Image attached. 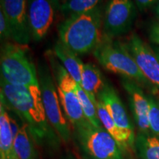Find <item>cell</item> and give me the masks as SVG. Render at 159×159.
<instances>
[{
	"label": "cell",
	"instance_id": "obj_15",
	"mask_svg": "<svg viewBox=\"0 0 159 159\" xmlns=\"http://www.w3.org/2000/svg\"><path fill=\"white\" fill-rule=\"evenodd\" d=\"M105 82L103 80L102 73L96 66L92 63L84 64L80 85L96 105L97 97L105 86Z\"/></svg>",
	"mask_w": 159,
	"mask_h": 159
},
{
	"label": "cell",
	"instance_id": "obj_27",
	"mask_svg": "<svg viewBox=\"0 0 159 159\" xmlns=\"http://www.w3.org/2000/svg\"><path fill=\"white\" fill-rule=\"evenodd\" d=\"M156 14H157V16H158V17L159 18V2L158 3V5H157V6H156Z\"/></svg>",
	"mask_w": 159,
	"mask_h": 159
},
{
	"label": "cell",
	"instance_id": "obj_12",
	"mask_svg": "<svg viewBox=\"0 0 159 159\" xmlns=\"http://www.w3.org/2000/svg\"><path fill=\"white\" fill-rule=\"evenodd\" d=\"M97 99L104 103L117 127L122 131L129 141L134 144L136 139L134 127L127 114L125 105L114 87L108 82H105V86L99 92Z\"/></svg>",
	"mask_w": 159,
	"mask_h": 159
},
{
	"label": "cell",
	"instance_id": "obj_16",
	"mask_svg": "<svg viewBox=\"0 0 159 159\" xmlns=\"http://www.w3.org/2000/svg\"><path fill=\"white\" fill-rule=\"evenodd\" d=\"M54 53L57 59L62 63L63 66L68 71L71 77L79 84L81 83V77L83 69L82 61L77 55L61 42L57 41L54 47Z\"/></svg>",
	"mask_w": 159,
	"mask_h": 159
},
{
	"label": "cell",
	"instance_id": "obj_19",
	"mask_svg": "<svg viewBox=\"0 0 159 159\" xmlns=\"http://www.w3.org/2000/svg\"><path fill=\"white\" fill-rule=\"evenodd\" d=\"M136 146L141 159H159V138L153 135L139 134Z\"/></svg>",
	"mask_w": 159,
	"mask_h": 159
},
{
	"label": "cell",
	"instance_id": "obj_7",
	"mask_svg": "<svg viewBox=\"0 0 159 159\" xmlns=\"http://www.w3.org/2000/svg\"><path fill=\"white\" fill-rule=\"evenodd\" d=\"M75 130L80 148L89 159H124L116 141L104 128L89 124Z\"/></svg>",
	"mask_w": 159,
	"mask_h": 159
},
{
	"label": "cell",
	"instance_id": "obj_17",
	"mask_svg": "<svg viewBox=\"0 0 159 159\" xmlns=\"http://www.w3.org/2000/svg\"><path fill=\"white\" fill-rule=\"evenodd\" d=\"M96 106L97 114H98L99 120L102 123V127L116 141V144H118L121 150H129L132 149L134 144H133L129 141V139L123 134L122 131L117 127L114 119L109 114L108 111L107 110L106 107L105 106L104 103L99 99H97Z\"/></svg>",
	"mask_w": 159,
	"mask_h": 159
},
{
	"label": "cell",
	"instance_id": "obj_2",
	"mask_svg": "<svg viewBox=\"0 0 159 159\" xmlns=\"http://www.w3.org/2000/svg\"><path fill=\"white\" fill-rule=\"evenodd\" d=\"M102 24L100 6L67 18L58 27L60 41L77 55L94 52L102 41Z\"/></svg>",
	"mask_w": 159,
	"mask_h": 159
},
{
	"label": "cell",
	"instance_id": "obj_4",
	"mask_svg": "<svg viewBox=\"0 0 159 159\" xmlns=\"http://www.w3.org/2000/svg\"><path fill=\"white\" fill-rule=\"evenodd\" d=\"M93 54L106 70L142 84L150 83L139 69L125 43L103 35L102 41L93 52Z\"/></svg>",
	"mask_w": 159,
	"mask_h": 159
},
{
	"label": "cell",
	"instance_id": "obj_23",
	"mask_svg": "<svg viewBox=\"0 0 159 159\" xmlns=\"http://www.w3.org/2000/svg\"><path fill=\"white\" fill-rule=\"evenodd\" d=\"M0 37L1 40L11 39L12 32L8 21L2 11L0 10Z\"/></svg>",
	"mask_w": 159,
	"mask_h": 159
},
{
	"label": "cell",
	"instance_id": "obj_14",
	"mask_svg": "<svg viewBox=\"0 0 159 159\" xmlns=\"http://www.w3.org/2000/svg\"><path fill=\"white\" fill-rule=\"evenodd\" d=\"M0 159H19L14 149L9 114L2 101L0 104Z\"/></svg>",
	"mask_w": 159,
	"mask_h": 159
},
{
	"label": "cell",
	"instance_id": "obj_5",
	"mask_svg": "<svg viewBox=\"0 0 159 159\" xmlns=\"http://www.w3.org/2000/svg\"><path fill=\"white\" fill-rule=\"evenodd\" d=\"M37 70L43 108L49 122L61 140L68 143L71 139L70 127L62 112L52 75L46 63L39 64Z\"/></svg>",
	"mask_w": 159,
	"mask_h": 159
},
{
	"label": "cell",
	"instance_id": "obj_6",
	"mask_svg": "<svg viewBox=\"0 0 159 159\" xmlns=\"http://www.w3.org/2000/svg\"><path fill=\"white\" fill-rule=\"evenodd\" d=\"M60 102L69 123L74 129L90 124L85 118L77 92V83L71 77L63 66L51 57Z\"/></svg>",
	"mask_w": 159,
	"mask_h": 159
},
{
	"label": "cell",
	"instance_id": "obj_9",
	"mask_svg": "<svg viewBox=\"0 0 159 159\" xmlns=\"http://www.w3.org/2000/svg\"><path fill=\"white\" fill-rule=\"evenodd\" d=\"M61 7V0H27L32 39L40 41L47 35Z\"/></svg>",
	"mask_w": 159,
	"mask_h": 159
},
{
	"label": "cell",
	"instance_id": "obj_28",
	"mask_svg": "<svg viewBox=\"0 0 159 159\" xmlns=\"http://www.w3.org/2000/svg\"><path fill=\"white\" fill-rule=\"evenodd\" d=\"M66 159H73V158H71V157H68V158H67Z\"/></svg>",
	"mask_w": 159,
	"mask_h": 159
},
{
	"label": "cell",
	"instance_id": "obj_3",
	"mask_svg": "<svg viewBox=\"0 0 159 159\" xmlns=\"http://www.w3.org/2000/svg\"><path fill=\"white\" fill-rule=\"evenodd\" d=\"M1 77L18 86L39 85L38 70L27 47L16 43H5L1 52Z\"/></svg>",
	"mask_w": 159,
	"mask_h": 159
},
{
	"label": "cell",
	"instance_id": "obj_10",
	"mask_svg": "<svg viewBox=\"0 0 159 159\" xmlns=\"http://www.w3.org/2000/svg\"><path fill=\"white\" fill-rule=\"evenodd\" d=\"M1 11L8 21L11 39L20 45L27 46L32 39L27 9V0H0Z\"/></svg>",
	"mask_w": 159,
	"mask_h": 159
},
{
	"label": "cell",
	"instance_id": "obj_21",
	"mask_svg": "<svg viewBox=\"0 0 159 159\" xmlns=\"http://www.w3.org/2000/svg\"><path fill=\"white\" fill-rule=\"evenodd\" d=\"M77 92L79 100L80 102L83 114L85 118L89 121V122L94 126V128H103L102 123L99 120L96 105L93 102V101L89 98L88 94L84 91L81 85L77 83Z\"/></svg>",
	"mask_w": 159,
	"mask_h": 159
},
{
	"label": "cell",
	"instance_id": "obj_18",
	"mask_svg": "<svg viewBox=\"0 0 159 159\" xmlns=\"http://www.w3.org/2000/svg\"><path fill=\"white\" fill-rule=\"evenodd\" d=\"M37 144L27 125L22 122L14 139V149L19 159H40Z\"/></svg>",
	"mask_w": 159,
	"mask_h": 159
},
{
	"label": "cell",
	"instance_id": "obj_29",
	"mask_svg": "<svg viewBox=\"0 0 159 159\" xmlns=\"http://www.w3.org/2000/svg\"><path fill=\"white\" fill-rule=\"evenodd\" d=\"M158 55H159V49H158Z\"/></svg>",
	"mask_w": 159,
	"mask_h": 159
},
{
	"label": "cell",
	"instance_id": "obj_8",
	"mask_svg": "<svg viewBox=\"0 0 159 159\" xmlns=\"http://www.w3.org/2000/svg\"><path fill=\"white\" fill-rule=\"evenodd\" d=\"M135 16L132 0H108L103 16V35L114 39L125 34L130 29Z\"/></svg>",
	"mask_w": 159,
	"mask_h": 159
},
{
	"label": "cell",
	"instance_id": "obj_25",
	"mask_svg": "<svg viewBox=\"0 0 159 159\" xmlns=\"http://www.w3.org/2000/svg\"><path fill=\"white\" fill-rule=\"evenodd\" d=\"M8 114H9L10 125H11L12 134H13V139H15L16 136V135L18 134V132H19L20 128H21V126H19V124H18L16 119V118H14V116H13L11 114H10L9 112H8Z\"/></svg>",
	"mask_w": 159,
	"mask_h": 159
},
{
	"label": "cell",
	"instance_id": "obj_26",
	"mask_svg": "<svg viewBox=\"0 0 159 159\" xmlns=\"http://www.w3.org/2000/svg\"><path fill=\"white\" fill-rule=\"evenodd\" d=\"M156 1L157 0H135V2L138 8L143 11L153 5Z\"/></svg>",
	"mask_w": 159,
	"mask_h": 159
},
{
	"label": "cell",
	"instance_id": "obj_11",
	"mask_svg": "<svg viewBox=\"0 0 159 159\" xmlns=\"http://www.w3.org/2000/svg\"><path fill=\"white\" fill-rule=\"evenodd\" d=\"M125 45L146 79L159 89V55L135 33Z\"/></svg>",
	"mask_w": 159,
	"mask_h": 159
},
{
	"label": "cell",
	"instance_id": "obj_1",
	"mask_svg": "<svg viewBox=\"0 0 159 159\" xmlns=\"http://www.w3.org/2000/svg\"><path fill=\"white\" fill-rule=\"evenodd\" d=\"M1 100L28 127L37 146L57 150L61 139L49 122L40 85L18 86L1 77Z\"/></svg>",
	"mask_w": 159,
	"mask_h": 159
},
{
	"label": "cell",
	"instance_id": "obj_22",
	"mask_svg": "<svg viewBox=\"0 0 159 159\" xmlns=\"http://www.w3.org/2000/svg\"><path fill=\"white\" fill-rule=\"evenodd\" d=\"M148 121L150 130L153 136L159 138V102L152 96H148Z\"/></svg>",
	"mask_w": 159,
	"mask_h": 159
},
{
	"label": "cell",
	"instance_id": "obj_24",
	"mask_svg": "<svg viewBox=\"0 0 159 159\" xmlns=\"http://www.w3.org/2000/svg\"><path fill=\"white\" fill-rule=\"evenodd\" d=\"M150 39L152 42L159 45V22L154 24L151 27L150 31Z\"/></svg>",
	"mask_w": 159,
	"mask_h": 159
},
{
	"label": "cell",
	"instance_id": "obj_13",
	"mask_svg": "<svg viewBox=\"0 0 159 159\" xmlns=\"http://www.w3.org/2000/svg\"><path fill=\"white\" fill-rule=\"evenodd\" d=\"M122 84L125 90L128 93L131 110L137 126L140 130V134H150L148 97L145 96L142 88L134 80L122 77Z\"/></svg>",
	"mask_w": 159,
	"mask_h": 159
},
{
	"label": "cell",
	"instance_id": "obj_20",
	"mask_svg": "<svg viewBox=\"0 0 159 159\" xmlns=\"http://www.w3.org/2000/svg\"><path fill=\"white\" fill-rule=\"evenodd\" d=\"M102 0H66L61 11L65 19L94 9Z\"/></svg>",
	"mask_w": 159,
	"mask_h": 159
}]
</instances>
